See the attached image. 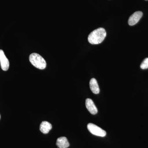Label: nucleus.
I'll return each mask as SVG.
<instances>
[{
	"mask_svg": "<svg viewBox=\"0 0 148 148\" xmlns=\"http://www.w3.org/2000/svg\"><path fill=\"white\" fill-rule=\"evenodd\" d=\"M87 128L88 131L93 135L102 137L106 136V131L93 123H88L87 125Z\"/></svg>",
	"mask_w": 148,
	"mask_h": 148,
	"instance_id": "3",
	"label": "nucleus"
},
{
	"mask_svg": "<svg viewBox=\"0 0 148 148\" xmlns=\"http://www.w3.org/2000/svg\"><path fill=\"white\" fill-rule=\"evenodd\" d=\"M56 145L59 148H67L70 146L68 139L65 137L58 138L56 141Z\"/></svg>",
	"mask_w": 148,
	"mask_h": 148,
	"instance_id": "7",
	"label": "nucleus"
},
{
	"mask_svg": "<svg viewBox=\"0 0 148 148\" xmlns=\"http://www.w3.org/2000/svg\"><path fill=\"white\" fill-rule=\"evenodd\" d=\"M0 64L1 68L3 71L8 70L10 66L9 61L5 56L4 51L1 49H0Z\"/></svg>",
	"mask_w": 148,
	"mask_h": 148,
	"instance_id": "4",
	"label": "nucleus"
},
{
	"mask_svg": "<svg viewBox=\"0 0 148 148\" xmlns=\"http://www.w3.org/2000/svg\"><path fill=\"white\" fill-rule=\"evenodd\" d=\"M29 61L32 65L37 69L43 70L46 68L47 63L45 60L38 53H32L29 56Z\"/></svg>",
	"mask_w": 148,
	"mask_h": 148,
	"instance_id": "2",
	"label": "nucleus"
},
{
	"mask_svg": "<svg viewBox=\"0 0 148 148\" xmlns=\"http://www.w3.org/2000/svg\"><path fill=\"white\" fill-rule=\"evenodd\" d=\"M106 36L105 29L99 28L95 29L88 35V41L92 45H98L101 43L105 39Z\"/></svg>",
	"mask_w": 148,
	"mask_h": 148,
	"instance_id": "1",
	"label": "nucleus"
},
{
	"mask_svg": "<svg viewBox=\"0 0 148 148\" xmlns=\"http://www.w3.org/2000/svg\"><path fill=\"white\" fill-rule=\"evenodd\" d=\"M143 13L141 11H137L134 12L130 16L128 19V23L130 26H133L140 21V18H142Z\"/></svg>",
	"mask_w": 148,
	"mask_h": 148,
	"instance_id": "5",
	"label": "nucleus"
},
{
	"mask_svg": "<svg viewBox=\"0 0 148 148\" xmlns=\"http://www.w3.org/2000/svg\"><path fill=\"white\" fill-rule=\"evenodd\" d=\"M85 105L88 110L90 112V114L92 115H95L98 113V109L91 99H86V100Z\"/></svg>",
	"mask_w": 148,
	"mask_h": 148,
	"instance_id": "6",
	"label": "nucleus"
},
{
	"mask_svg": "<svg viewBox=\"0 0 148 148\" xmlns=\"http://www.w3.org/2000/svg\"><path fill=\"white\" fill-rule=\"evenodd\" d=\"M140 68L142 69H148V58H146L142 62Z\"/></svg>",
	"mask_w": 148,
	"mask_h": 148,
	"instance_id": "10",
	"label": "nucleus"
},
{
	"mask_svg": "<svg viewBox=\"0 0 148 148\" xmlns=\"http://www.w3.org/2000/svg\"><path fill=\"white\" fill-rule=\"evenodd\" d=\"M0 119H1V115H0Z\"/></svg>",
	"mask_w": 148,
	"mask_h": 148,
	"instance_id": "11",
	"label": "nucleus"
},
{
	"mask_svg": "<svg viewBox=\"0 0 148 148\" xmlns=\"http://www.w3.org/2000/svg\"><path fill=\"white\" fill-rule=\"evenodd\" d=\"M89 85L90 90L93 93L97 94L99 93L100 88L97 80L95 78H92L90 79Z\"/></svg>",
	"mask_w": 148,
	"mask_h": 148,
	"instance_id": "9",
	"label": "nucleus"
},
{
	"mask_svg": "<svg viewBox=\"0 0 148 148\" xmlns=\"http://www.w3.org/2000/svg\"><path fill=\"white\" fill-rule=\"evenodd\" d=\"M52 128V125L47 121H42L40 125V130L43 134H47Z\"/></svg>",
	"mask_w": 148,
	"mask_h": 148,
	"instance_id": "8",
	"label": "nucleus"
}]
</instances>
